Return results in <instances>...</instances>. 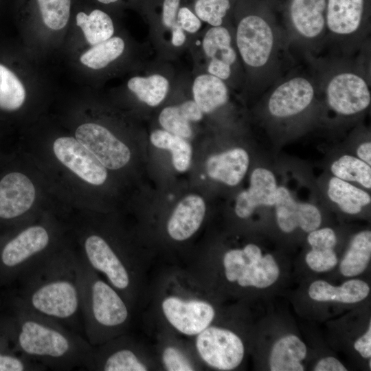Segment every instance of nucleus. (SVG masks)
I'll list each match as a JSON object with an SVG mask.
<instances>
[{"label": "nucleus", "instance_id": "obj_13", "mask_svg": "<svg viewBox=\"0 0 371 371\" xmlns=\"http://www.w3.org/2000/svg\"><path fill=\"white\" fill-rule=\"evenodd\" d=\"M159 370L154 352H150L126 333L93 346L90 370Z\"/></svg>", "mask_w": 371, "mask_h": 371}, {"label": "nucleus", "instance_id": "obj_38", "mask_svg": "<svg viewBox=\"0 0 371 371\" xmlns=\"http://www.w3.org/2000/svg\"><path fill=\"white\" fill-rule=\"evenodd\" d=\"M177 23L183 30L190 33L196 32L201 25L199 17L186 7L179 9Z\"/></svg>", "mask_w": 371, "mask_h": 371}, {"label": "nucleus", "instance_id": "obj_20", "mask_svg": "<svg viewBox=\"0 0 371 371\" xmlns=\"http://www.w3.org/2000/svg\"><path fill=\"white\" fill-rule=\"evenodd\" d=\"M249 165L248 153L244 148H234L210 156L207 159L205 166L210 178L234 186L242 181Z\"/></svg>", "mask_w": 371, "mask_h": 371}, {"label": "nucleus", "instance_id": "obj_19", "mask_svg": "<svg viewBox=\"0 0 371 371\" xmlns=\"http://www.w3.org/2000/svg\"><path fill=\"white\" fill-rule=\"evenodd\" d=\"M206 212L202 197L190 194L184 197L169 216L166 230L175 242H184L192 237L201 227Z\"/></svg>", "mask_w": 371, "mask_h": 371}, {"label": "nucleus", "instance_id": "obj_5", "mask_svg": "<svg viewBox=\"0 0 371 371\" xmlns=\"http://www.w3.org/2000/svg\"><path fill=\"white\" fill-rule=\"evenodd\" d=\"M370 45L354 56L333 54L304 60L313 74L322 106L337 116L355 117L370 106Z\"/></svg>", "mask_w": 371, "mask_h": 371}, {"label": "nucleus", "instance_id": "obj_26", "mask_svg": "<svg viewBox=\"0 0 371 371\" xmlns=\"http://www.w3.org/2000/svg\"><path fill=\"white\" fill-rule=\"evenodd\" d=\"M327 194L342 212L348 214H359L371 203L370 195L366 191L335 177L328 181Z\"/></svg>", "mask_w": 371, "mask_h": 371}, {"label": "nucleus", "instance_id": "obj_33", "mask_svg": "<svg viewBox=\"0 0 371 371\" xmlns=\"http://www.w3.org/2000/svg\"><path fill=\"white\" fill-rule=\"evenodd\" d=\"M124 42L117 36L99 43L82 54L80 60L84 65L100 69L117 59L124 52Z\"/></svg>", "mask_w": 371, "mask_h": 371}, {"label": "nucleus", "instance_id": "obj_8", "mask_svg": "<svg viewBox=\"0 0 371 371\" xmlns=\"http://www.w3.org/2000/svg\"><path fill=\"white\" fill-rule=\"evenodd\" d=\"M371 0H326L328 54L351 57L370 44Z\"/></svg>", "mask_w": 371, "mask_h": 371}, {"label": "nucleus", "instance_id": "obj_22", "mask_svg": "<svg viewBox=\"0 0 371 371\" xmlns=\"http://www.w3.org/2000/svg\"><path fill=\"white\" fill-rule=\"evenodd\" d=\"M370 286L361 280H349L339 286H335L324 280H316L309 286L308 295L319 302H338L352 304L360 302L368 295Z\"/></svg>", "mask_w": 371, "mask_h": 371}, {"label": "nucleus", "instance_id": "obj_32", "mask_svg": "<svg viewBox=\"0 0 371 371\" xmlns=\"http://www.w3.org/2000/svg\"><path fill=\"white\" fill-rule=\"evenodd\" d=\"M334 177L348 182H355L363 188H371V166L358 157L344 155L330 166Z\"/></svg>", "mask_w": 371, "mask_h": 371}, {"label": "nucleus", "instance_id": "obj_28", "mask_svg": "<svg viewBox=\"0 0 371 371\" xmlns=\"http://www.w3.org/2000/svg\"><path fill=\"white\" fill-rule=\"evenodd\" d=\"M25 98V88L19 77L5 62L0 60V112H16Z\"/></svg>", "mask_w": 371, "mask_h": 371}, {"label": "nucleus", "instance_id": "obj_35", "mask_svg": "<svg viewBox=\"0 0 371 371\" xmlns=\"http://www.w3.org/2000/svg\"><path fill=\"white\" fill-rule=\"evenodd\" d=\"M42 365L16 352L6 338L0 334V371H41Z\"/></svg>", "mask_w": 371, "mask_h": 371}, {"label": "nucleus", "instance_id": "obj_18", "mask_svg": "<svg viewBox=\"0 0 371 371\" xmlns=\"http://www.w3.org/2000/svg\"><path fill=\"white\" fill-rule=\"evenodd\" d=\"M154 352L159 370H201L203 366L196 357L190 341L166 332H159Z\"/></svg>", "mask_w": 371, "mask_h": 371}, {"label": "nucleus", "instance_id": "obj_27", "mask_svg": "<svg viewBox=\"0 0 371 371\" xmlns=\"http://www.w3.org/2000/svg\"><path fill=\"white\" fill-rule=\"evenodd\" d=\"M371 258V232L363 230L356 234L341 262L339 269L347 277L356 276L367 268Z\"/></svg>", "mask_w": 371, "mask_h": 371}, {"label": "nucleus", "instance_id": "obj_3", "mask_svg": "<svg viewBox=\"0 0 371 371\" xmlns=\"http://www.w3.org/2000/svg\"><path fill=\"white\" fill-rule=\"evenodd\" d=\"M14 286L15 289L5 297L10 302L72 330L78 326L82 315L74 254L58 251Z\"/></svg>", "mask_w": 371, "mask_h": 371}, {"label": "nucleus", "instance_id": "obj_40", "mask_svg": "<svg viewBox=\"0 0 371 371\" xmlns=\"http://www.w3.org/2000/svg\"><path fill=\"white\" fill-rule=\"evenodd\" d=\"M207 71L225 82L230 78L232 67L216 58H212L207 66Z\"/></svg>", "mask_w": 371, "mask_h": 371}, {"label": "nucleus", "instance_id": "obj_16", "mask_svg": "<svg viewBox=\"0 0 371 371\" xmlns=\"http://www.w3.org/2000/svg\"><path fill=\"white\" fill-rule=\"evenodd\" d=\"M274 206L278 225L285 233H291L298 227L309 233L321 225L319 210L310 203L297 201L284 186L278 187Z\"/></svg>", "mask_w": 371, "mask_h": 371}, {"label": "nucleus", "instance_id": "obj_36", "mask_svg": "<svg viewBox=\"0 0 371 371\" xmlns=\"http://www.w3.org/2000/svg\"><path fill=\"white\" fill-rule=\"evenodd\" d=\"M232 8V0H196L194 10L199 19L212 26L223 25Z\"/></svg>", "mask_w": 371, "mask_h": 371}, {"label": "nucleus", "instance_id": "obj_43", "mask_svg": "<svg viewBox=\"0 0 371 371\" xmlns=\"http://www.w3.org/2000/svg\"><path fill=\"white\" fill-rule=\"evenodd\" d=\"M357 157L371 166V142L366 141L359 145L356 150Z\"/></svg>", "mask_w": 371, "mask_h": 371}, {"label": "nucleus", "instance_id": "obj_34", "mask_svg": "<svg viewBox=\"0 0 371 371\" xmlns=\"http://www.w3.org/2000/svg\"><path fill=\"white\" fill-rule=\"evenodd\" d=\"M43 21L54 30L65 27L70 15L71 0H36Z\"/></svg>", "mask_w": 371, "mask_h": 371}, {"label": "nucleus", "instance_id": "obj_30", "mask_svg": "<svg viewBox=\"0 0 371 371\" xmlns=\"http://www.w3.org/2000/svg\"><path fill=\"white\" fill-rule=\"evenodd\" d=\"M76 25L81 28L87 42L92 45L111 38L114 27L111 17L104 12L94 10L89 14L78 12Z\"/></svg>", "mask_w": 371, "mask_h": 371}, {"label": "nucleus", "instance_id": "obj_17", "mask_svg": "<svg viewBox=\"0 0 371 371\" xmlns=\"http://www.w3.org/2000/svg\"><path fill=\"white\" fill-rule=\"evenodd\" d=\"M278 184L274 174L265 168H256L250 176L249 186L236 199L234 212L240 218H247L260 206H274Z\"/></svg>", "mask_w": 371, "mask_h": 371}, {"label": "nucleus", "instance_id": "obj_44", "mask_svg": "<svg viewBox=\"0 0 371 371\" xmlns=\"http://www.w3.org/2000/svg\"><path fill=\"white\" fill-rule=\"evenodd\" d=\"M172 29V44L175 47L181 46L186 38L184 30L176 23Z\"/></svg>", "mask_w": 371, "mask_h": 371}, {"label": "nucleus", "instance_id": "obj_10", "mask_svg": "<svg viewBox=\"0 0 371 371\" xmlns=\"http://www.w3.org/2000/svg\"><path fill=\"white\" fill-rule=\"evenodd\" d=\"M308 69L292 68L265 91L262 106L269 120L294 122L315 106H322L315 77Z\"/></svg>", "mask_w": 371, "mask_h": 371}, {"label": "nucleus", "instance_id": "obj_2", "mask_svg": "<svg viewBox=\"0 0 371 371\" xmlns=\"http://www.w3.org/2000/svg\"><path fill=\"white\" fill-rule=\"evenodd\" d=\"M235 41L251 86L264 93L293 68L294 54L272 0H247Z\"/></svg>", "mask_w": 371, "mask_h": 371}, {"label": "nucleus", "instance_id": "obj_45", "mask_svg": "<svg viewBox=\"0 0 371 371\" xmlns=\"http://www.w3.org/2000/svg\"><path fill=\"white\" fill-rule=\"evenodd\" d=\"M98 1L102 3H114L117 1V0H98Z\"/></svg>", "mask_w": 371, "mask_h": 371}, {"label": "nucleus", "instance_id": "obj_21", "mask_svg": "<svg viewBox=\"0 0 371 371\" xmlns=\"http://www.w3.org/2000/svg\"><path fill=\"white\" fill-rule=\"evenodd\" d=\"M307 241L311 249L306 255V262L313 271L324 272L332 269L337 263L335 251L337 237L330 227L315 229L308 233Z\"/></svg>", "mask_w": 371, "mask_h": 371}, {"label": "nucleus", "instance_id": "obj_24", "mask_svg": "<svg viewBox=\"0 0 371 371\" xmlns=\"http://www.w3.org/2000/svg\"><path fill=\"white\" fill-rule=\"evenodd\" d=\"M192 93L194 101L205 113L214 111L229 100V91L225 82L211 74H202L195 78Z\"/></svg>", "mask_w": 371, "mask_h": 371}, {"label": "nucleus", "instance_id": "obj_39", "mask_svg": "<svg viewBox=\"0 0 371 371\" xmlns=\"http://www.w3.org/2000/svg\"><path fill=\"white\" fill-rule=\"evenodd\" d=\"M180 0H164L162 9V21L164 25L172 28L177 23Z\"/></svg>", "mask_w": 371, "mask_h": 371}, {"label": "nucleus", "instance_id": "obj_4", "mask_svg": "<svg viewBox=\"0 0 371 371\" xmlns=\"http://www.w3.org/2000/svg\"><path fill=\"white\" fill-rule=\"evenodd\" d=\"M150 291L159 332L192 338L214 322L216 311L210 291L186 269L162 272Z\"/></svg>", "mask_w": 371, "mask_h": 371}, {"label": "nucleus", "instance_id": "obj_29", "mask_svg": "<svg viewBox=\"0 0 371 371\" xmlns=\"http://www.w3.org/2000/svg\"><path fill=\"white\" fill-rule=\"evenodd\" d=\"M150 139L155 147L170 151L172 165L176 170L182 172L189 168L192 147L185 138L165 130H155L151 133Z\"/></svg>", "mask_w": 371, "mask_h": 371}, {"label": "nucleus", "instance_id": "obj_42", "mask_svg": "<svg viewBox=\"0 0 371 371\" xmlns=\"http://www.w3.org/2000/svg\"><path fill=\"white\" fill-rule=\"evenodd\" d=\"M315 371H346L347 369L337 359L327 357L320 359L314 368Z\"/></svg>", "mask_w": 371, "mask_h": 371}, {"label": "nucleus", "instance_id": "obj_23", "mask_svg": "<svg viewBox=\"0 0 371 371\" xmlns=\"http://www.w3.org/2000/svg\"><path fill=\"white\" fill-rule=\"evenodd\" d=\"M306 346L297 336L289 335L280 338L273 345L269 366L272 371H302L301 362L306 356Z\"/></svg>", "mask_w": 371, "mask_h": 371}, {"label": "nucleus", "instance_id": "obj_6", "mask_svg": "<svg viewBox=\"0 0 371 371\" xmlns=\"http://www.w3.org/2000/svg\"><path fill=\"white\" fill-rule=\"evenodd\" d=\"M81 315L87 340L100 345L127 333L133 310L81 256H76Z\"/></svg>", "mask_w": 371, "mask_h": 371}, {"label": "nucleus", "instance_id": "obj_41", "mask_svg": "<svg viewBox=\"0 0 371 371\" xmlns=\"http://www.w3.org/2000/svg\"><path fill=\"white\" fill-rule=\"evenodd\" d=\"M355 350L364 358L371 356V324L365 334L359 337L355 343Z\"/></svg>", "mask_w": 371, "mask_h": 371}, {"label": "nucleus", "instance_id": "obj_15", "mask_svg": "<svg viewBox=\"0 0 371 371\" xmlns=\"http://www.w3.org/2000/svg\"><path fill=\"white\" fill-rule=\"evenodd\" d=\"M56 158L83 181L95 186L107 178L106 168L76 138L61 137L53 144Z\"/></svg>", "mask_w": 371, "mask_h": 371}, {"label": "nucleus", "instance_id": "obj_7", "mask_svg": "<svg viewBox=\"0 0 371 371\" xmlns=\"http://www.w3.org/2000/svg\"><path fill=\"white\" fill-rule=\"evenodd\" d=\"M58 251L53 234L43 225L0 234V289L11 287L25 273Z\"/></svg>", "mask_w": 371, "mask_h": 371}, {"label": "nucleus", "instance_id": "obj_31", "mask_svg": "<svg viewBox=\"0 0 371 371\" xmlns=\"http://www.w3.org/2000/svg\"><path fill=\"white\" fill-rule=\"evenodd\" d=\"M127 86L140 101L150 106H155L165 99L169 82L163 76L154 74L148 77L131 78Z\"/></svg>", "mask_w": 371, "mask_h": 371}, {"label": "nucleus", "instance_id": "obj_25", "mask_svg": "<svg viewBox=\"0 0 371 371\" xmlns=\"http://www.w3.org/2000/svg\"><path fill=\"white\" fill-rule=\"evenodd\" d=\"M203 117V112L194 100L181 104L164 108L159 116V122L165 131L183 138L192 135L190 122H196Z\"/></svg>", "mask_w": 371, "mask_h": 371}, {"label": "nucleus", "instance_id": "obj_14", "mask_svg": "<svg viewBox=\"0 0 371 371\" xmlns=\"http://www.w3.org/2000/svg\"><path fill=\"white\" fill-rule=\"evenodd\" d=\"M75 135L106 168L120 169L130 160L128 147L102 125L82 124L77 128Z\"/></svg>", "mask_w": 371, "mask_h": 371}, {"label": "nucleus", "instance_id": "obj_37", "mask_svg": "<svg viewBox=\"0 0 371 371\" xmlns=\"http://www.w3.org/2000/svg\"><path fill=\"white\" fill-rule=\"evenodd\" d=\"M232 35L224 25L212 26L203 40V49L210 58H214L221 50L232 45Z\"/></svg>", "mask_w": 371, "mask_h": 371}, {"label": "nucleus", "instance_id": "obj_12", "mask_svg": "<svg viewBox=\"0 0 371 371\" xmlns=\"http://www.w3.org/2000/svg\"><path fill=\"white\" fill-rule=\"evenodd\" d=\"M190 342L202 366L214 370H234L245 356V345L240 337L232 330L214 322Z\"/></svg>", "mask_w": 371, "mask_h": 371}, {"label": "nucleus", "instance_id": "obj_9", "mask_svg": "<svg viewBox=\"0 0 371 371\" xmlns=\"http://www.w3.org/2000/svg\"><path fill=\"white\" fill-rule=\"evenodd\" d=\"M291 51L305 58L325 51L326 0H272Z\"/></svg>", "mask_w": 371, "mask_h": 371}, {"label": "nucleus", "instance_id": "obj_1", "mask_svg": "<svg viewBox=\"0 0 371 371\" xmlns=\"http://www.w3.org/2000/svg\"><path fill=\"white\" fill-rule=\"evenodd\" d=\"M5 300L0 317V333L18 354L46 369L90 370L93 346L58 322L35 314Z\"/></svg>", "mask_w": 371, "mask_h": 371}, {"label": "nucleus", "instance_id": "obj_11", "mask_svg": "<svg viewBox=\"0 0 371 371\" xmlns=\"http://www.w3.org/2000/svg\"><path fill=\"white\" fill-rule=\"evenodd\" d=\"M221 265L225 280L242 288L268 287L280 275L273 256H263L260 248L254 243L227 250L222 256Z\"/></svg>", "mask_w": 371, "mask_h": 371}]
</instances>
